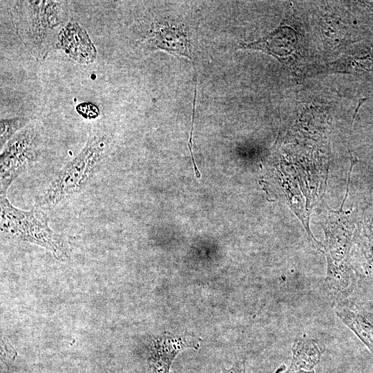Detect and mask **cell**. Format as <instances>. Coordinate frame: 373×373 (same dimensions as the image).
<instances>
[{
    "mask_svg": "<svg viewBox=\"0 0 373 373\" xmlns=\"http://www.w3.org/2000/svg\"><path fill=\"white\" fill-rule=\"evenodd\" d=\"M9 12L19 38L37 59H44L57 48L60 31L67 23L66 1H15Z\"/></svg>",
    "mask_w": 373,
    "mask_h": 373,
    "instance_id": "cell-1",
    "label": "cell"
},
{
    "mask_svg": "<svg viewBox=\"0 0 373 373\" xmlns=\"http://www.w3.org/2000/svg\"><path fill=\"white\" fill-rule=\"evenodd\" d=\"M108 138L92 133L79 153L55 176L39 200L41 206L52 207L79 192L91 179L108 150Z\"/></svg>",
    "mask_w": 373,
    "mask_h": 373,
    "instance_id": "cell-2",
    "label": "cell"
},
{
    "mask_svg": "<svg viewBox=\"0 0 373 373\" xmlns=\"http://www.w3.org/2000/svg\"><path fill=\"white\" fill-rule=\"evenodd\" d=\"M1 234L8 239L27 242L50 251L59 260L69 258L64 237L52 231L41 211H26L13 206L6 195H1Z\"/></svg>",
    "mask_w": 373,
    "mask_h": 373,
    "instance_id": "cell-3",
    "label": "cell"
},
{
    "mask_svg": "<svg viewBox=\"0 0 373 373\" xmlns=\"http://www.w3.org/2000/svg\"><path fill=\"white\" fill-rule=\"evenodd\" d=\"M40 145V136L30 124L5 144L0 155L1 195H6L10 184L36 161Z\"/></svg>",
    "mask_w": 373,
    "mask_h": 373,
    "instance_id": "cell-4",
    "label": "cell"
},
{
    "mask_svg": "<svg viewBox=\"0 0 373 373\" xmlns=\"http://www.w3.org/2000/svg\"><path fill=\"white\" fill-rule=\"evenodd\" d=\"M198 338L186 334L163 333L149 344V373H169L176 356L187 348H198Z\"/></svg>",
    "mask_w": 373,
    "mask_h": 373,
    "instance_id": "cell-5",
    "label": "cell"
},
{
    "mask_svg": "<svg viewBox=\"0 0 373 373\" xmlns=\"http://www.w3.org/2000/svg\"><path fill=\"white\" fill-rule=\"evenodd\" d=\"M151 49H160L169 53L186 57L193 62L190 41L181 27L169 22L155 24L146 39Z\"/></svg>",
    "mask_w": 373,
    "mask_h": 373,
    "instance_id": "cell-6",
    "label": "cell"
},
{
    "mask_svg": "<svg viewBox=\"0 0 373 373\" xmlns=\"http://www.w3.org/2000/svg\"><path fill=\"white\" fill-rule=\"evenodd\" d=\"M57 48L63 50L72 59L82 64L93 62L97 50L88 35L77 22L69 21L58 37Z\"/></svg>",
    "mask_w": 373,
    "mask_h": 373,
    "instance_id": "cell-7",
    "label": "cell"
},
{
    "mask_svg": "<svg viewBox=\"0 0 373 373\" xmlns=\"http://www.w3.org/2000/svg\"><path fill=\"white\" fill-rule=\"evenodd\" d=\"M337 315L373 352V325L362 316L346 309L338 311Z\"/></svg>",
    "mask_w": 373,
    "mask_h": 373,
    "instance_id": "cell-8",
    "label": "cell"
},
{
    "mask_svg": "<svg viewBox=\"0 0 373 373\" xmlns=\"http://www.w3.org/2000/svg\"><path fill=\"white\" fill-rule=\"evenodd\" d=\"M327 283L329 290L338 296L347 294L350 286L348 275L344 272L343 267H338L329 262Z\"/></svg>",
    "mask_w": 373,
    "mask_h": 373,
    "instance_id": "cell-9",
    "label": "cell"
},
{
    "mask_svg": "<svg viewBox=\"0 0 373 373\" xmlns=\"http://www.w3.org/2000/svg\"><path fill=\"white\" fill-rule=\"evenodd\" d=\"M30 119L26 117H15L1 119L0 121V146L1 149L18 132L29 124Z\"/></svg>",
    "mask_w": 373,
    "mask_h": 373,
    "instance_id": "cell-10",
    "label": "cell"
},
{
    "mask_svg": "<svg viewBox=\"0 0 373 373\" xmlns=\"http://www.w3.org/2000/svg\"><path fill=\"white\" fill-rule=\"evenodd\" d=\"M77 111L85 117H96L99 114L97 106L90 103H82L77 106Z\"/></svg>",
    "mask_w": 373,
    "mask_h": 373,
    "instance_id": "cell-11",
    "label": "cell"
},
{
    "mask_svg": "<svg viewBox=\"0 0 373 373\" xmlns=\"http://www.w3.org/2000/svg\"><path fill=\"white\" fill-rule=\"evenodd\" d=\"M195 99H196V90H195L194 92V100H193V116H192V124H191V134H190V139H189V150H190V152H191V159H192V162H193V166H194V170H195V175H196V177L198 178H200L201 177V175L195 165V161H194V158H193V153H192V133H193V121H194V113H195Z\"/></svg>",
    "mask_w": 373,
    "mask_h": 373,
    "instance_id": "cell-12",
    "label": "cell"
},
{
    "mask_svg": "<svg viewBox=\"0 0 373 373\" xmlns=\"http://www.w3.org/2000/svg\"><path fill=\"white\" fill-rule=\"evenodd\" d=\"M222 373H250L243 363H238L232 367L224 370Z\"/></svg>",
    "mask_w": 373,
    "mask_h": 373,
    "instance_id": "cell-13",
    "label": "cell"
}]
</instances>
